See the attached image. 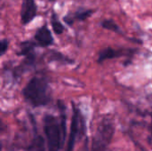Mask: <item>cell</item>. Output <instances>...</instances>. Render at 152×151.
<instances>
[{
  "label": "cell",
  "instance_id": "12",
  "mask_svg": "<svg viewBox=\"0 0 152 151\" xmlns=\"http://www.w3.org/2000/svg\"><path fill=\"white\" fill-rule=\"evenodd\" d=\"M101 26L108 30H110V31H114L116 33H118V34H121L122 31L121 29L119 28V27L116 24V22L112 20H104L102 21L101 23Z\"/></svg>",
  "mask_w": 152,
  "mask_h": 151
},
{
  "label": "cell",
  "instance_id": "3",
  "mask_svg": "<svg viewBox=\"0 0 152 151\" xmlns=\"http://www.w3.org/2000/svg\"><path fill=\"white\" fill-rule=\"evenodd\" d=\"M115 133L113 120L106 117L98 125L92 140V151H106L110 146Z\"/></svg>",
  "mask_w": 152,
  "mask_h": 151
},
{
  "label": "cell",
  "instance_id": "7",
  "mask_svg": "<svg viewBox=\"0 0 152 151\" xmlns=\"http://www.w3.org/2000/svg\"><path fill=\"white\" fill-rule=\"evenodd\" d=\"M94 12L93 10H86V9H78L72 16L71 14H69L67 16L64 17V20L66 21V23H68L69 25H72L74 20H86L88 17H90L92 15V13Z\"/></svg>",
  "mask_w": 152,
  "mask_h": 151
},
{
  "label": "cell",
  "instance_id": "9",
  "mask_svg": "<svg viewBox=\"0 0 152 151\" xmlns=\"http://www.w3.org/2000/svg\"><path fill=\"white\" fill-rule=\"evenodd\" d=\"M28 151H45V141L42 136L35 134L33 141L28 148Z\"/></svg>",
  "mask_w": 152,
  "mask_h": 151
},
{
  "label": "cell",
  "instance_id": "8",
  "mask_svg": "<svg viewBox=\"0 0 152 151\" xmlns=\"http://www.w3.org/2000/svg\"><path fill=\"white\" fill-rule=\"evenodd\" d=\"M125 54V52L123 50H116L111 47H107L103 50H102L99 53L98 57V62L102 63L106 60H110L114 58H118L119 56H122Z\"/></svg>",
  "mask_w": 152,
  "mask_h": 151
},
{
  "label": "cell",
  "instance_id": "13",
  "mask_svg": "<svg viewBox=\"0 0 152 151\" xmlns=\"http://www.w3.org/2000/svg\"><path fill=\"white\" fill-rule=\"evenodd\" d=\"M8 46H9V41L7 39L1 40V43H0V53H1V55H4L5 53Z\"/></svg>",
  "mask_w": 152,
  "mask_h": 151
},
{
  "label": "cell",
  "instance_id": "2",
  "mask_svg": "<svg viewBox=\"0 0 152 151\" xmlns=\"http://www.w3.org/2000/svg\"><path fill=\"white\" fill-rule=\"evenodd\" d=\"M44 132L46 138L48 151H59L65 140L61 122L53 115H45L44 117Z\"/></svg>",
  "mask_w": 152,
  "mask_h": 151
},
{
  "label": "cell",
  "instance_id": "14",
  "mask_svg": "<svg viewBox=\"0 0 152 151\" xmlns=\"http://www.w3.org/2000/svg\"><path fill=\"white\" fill-rule=\"evenodd\" d=\"M80 151H89V150H88V146H87V142H86L85 146L83 147V149Z\"/></svg>",
  "mask_w": 152,
  "mask_h": 151
},
{
  "label": "cell",
  "instance_id": "11",
  "mask_svg": "<svg viewBox=\"0 0 152 151\" xmlns=\"http://www.w3.org/2000/svg\"><path fill=\"white\" fill-rule=\"evenodd\" d=\"M51 25H52V28H53L54 33L57 35H61L64 31V26L59 20L57 14L54 12L52 14V17H51Z\"/></svg>",
  "mask_w": 152,
  "mask_h": 151
},
{
  "label": "cell",
  "instance_id": "5",
  "mask_svg": "<svg viewBox=\"0 0 152 151\" xmlns=\"http://www.w3.org/2000/svg\"><path fill=\"white\" fill-rule=\"evenodd\" d=\"M37 12V5L35 0H22L20 9V21L23 25L31 22Z\"/></svg>",
  "mask_w": 152,
  "mask_h": 151
},
{
  "label": "cell",
  "instance_id": "10",
  "mask_svg": "<svg viewBox=\"0 0 152 151\" xmlns=\"http://www.w3.org/2000/svg\"><path fill=\"white\" fill-rule=\"evenodd\" d=\"M34 47H35L34 43L29 42V41L23 42L20 44V52L19 53V54L20 55H24L27 58L34 57V53H33Z\"/></svg>",
  "mask_w": 152,
  "mask_h": 151
},
{
  "label": "cell",
  "instance_id": "4",
  "mask_svg": "<svg viewBox=\"0 0 152 151\" xmlns=\"http://www.w3.org/2000/svg\"><path fill=\"white\" fill-rule=\"evenodd\" d=\"M73 106V113H72V119L70 125V133L67 144V148L65 151H73L77 136H81L85 133V120L80 112V110L72 103Z\"/></svg>",
  "mask_w": 152,
  "mask_h": 151
},
{
  "label": "cell",
  "instance_id": "15",
  "mask_svg": "<svg viewBox=\"0 0 152 151\" xmlns=\"http://www.w3.org/2000/svg\"><path fill=\"white\" fill-rule=\"evenodd\" d=\"M50 1H52V2H53V1H55V0H50Z\"/></svg>",
  "mask_w": 152,
  "mask_h": 151
},
{
  "label": "cell",
  "instance_id": "6",
  "mask_svg": "<svg viewBox=\"0 0 152 151\" xmlns=\"http://www.w3.org/2000/svg\"><path fill=\"white\" fill-rule=\"evenodd\" d=\"M34 38L37 44L43 47H46L53 44V37L52 36L50 29L47 28L46 25L42 26L37 30Z\"/></svg>",
  "mask_w": 152,
  "mask_h": 151
},
{
  "label": "cell",
  "instance_id": "1",
  "mask_svg": "<svg viewBox=\"0 0 152 151\" xmlns=\"http://www.w3.org/2000/svg\"><path fill=\"white\" fill-rule=\"evenodd\" d=\"M22 95L33 107L47 105L52 99L47 79L43 77H32L23 88Z\"/></svg>",
  "mask_w": 152,
  "mask_h": 151
}]
</instances>
